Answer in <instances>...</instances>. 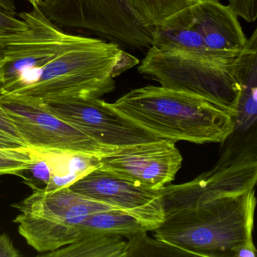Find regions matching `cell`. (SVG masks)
<instances>
[{
	"mask_svg": "<svg viewBox=\"0 0 257 257\" xmlns=\"http://www.w3.org/2000/svg\"><path fill=\"white\" fill-rule=\"evenodd\" d=\"M18 16L25 28L0 37V98L32 104L100 98L140 64L114 42L63 31L38 6Z\"/></svg>",
	"mask_w": 257,
	"mask_h": 257,
	"instance_id": "6da1fadb",
	"label": "cell"
},
{
	"mask_svg": "<svg viewBox=\"0 0 257 257\" xmlns=\"http://www.w3.org/2000/svg\"><path fill=\"white\" fill-rule=\"evenodd\" d=\"M112 105L149 132L175 142L223 143L234 132L233 117L222 108L165 87L131 90Z\"/></svg>",
	"mask_w": 257,
	"mask_h": 257,
	"instance_id": "7a4b0ae2",
	"label": "cell"
},
{
	"mask_svg": "<svg viewBox=\"0 0 257 257\" xmlns=\"http://www.w3.org/2000/svg\"><path fill=\"white\" fill-rule=\"evenodd\" d=\"M255 203L252 189L176 212L165 216L155 237L196 256H233L237 246L252 240Z\"/></svg>",
	"mask_w": 257,
	"mask_h": 257,
	"instance_id": "3957f363",
	"label": "cell"
},
{
	"mask_svg": "<svg viewBox=\"0 0 257 257\" xmlns=\"http://www.w3.org/2000/svg\"><path fill=\"white\" fill-rule=\"evenodd\" d=\"M235 58L148 49L138 66L141 75L161 86L201 97L235 116L240 86Z\"/></svg>",
	"mask_w": 257,
	"mask_h": 257,
	"instance_id": "277c9868",
	"label": "cell"
},
{
	"mask_svg": "<svg viewBox=\"0 0 257 257\" xmlns=\"http://www.w3.org/2000/svg\"><path fill=\"white\" fill-rule=\"evenodd\" d=\"M13 207L21 212L14 219L19 225V234L42 254L73 243L79 235L81 224L90 215L115 208L79 195L69 187L49 193L34 191Z\"/></svg>",
	"mask_w": 257,
	"mask_h": 257,
	"instance_id": "5b68a950",
	"label": "cell"
},
{
	"mask_svg": "<svg viewBox=\"0 0 257 257\" xmlns=\"http://www.w3.org/2000/svg\"><path fill=\"white\" fill-rule=\"evenodd\" d=\"M233 140L216 165L196 178L160 189L165 217L213 200L242 195L254 189L257 180L255 133Z\"/></svg>",
	"mask_w": 257,
	"mask_h": 257,
	"instance_id": "8992f818",
	"label": "cell"
},
{
	"mask_svg": "<svg viewBox=\"0 0 257 257\" xmlns=\"http://www.w3.org/2000/svg\"><path fill=\"white\" fill-rule=\"evenodd\" d=\"M43 14L60 28L85 30L132 49H150L152 30L127 0H43Z\"/></svg>",
	"mask_w": 257,
	"mask_h": 257,
	"instance_id": "52a82bcc",
	"label": "cell"
},
{
	"mask_svg": "<svg viewBox=\"0 0 257 257\" xmlns=\"http://www.w3.org/2000/svg\"><path fill=\"white\" fill-rule=\"evenodd\" d=\"M0 107L13 121L22 141L31 150L101 158L121 149L100 145L39 105L14 99L0 98Z\"/></svg>",
	"mask_w": 257,
	"mask_h": 257,
	"instance_id": "ba28073f",
	"label": "cell"
},
{
	"mask_svg": "<svg viewBox=\"0 0 257 257\" xmlns=\"http://www.w3.org/2000/svg\"><path fill=\"white\" fill-rule=\"evenodd\" d=\"M37 105L108 148L162 139L100 98L49 100Z\"/></svg>",
	"mask_w": 257,
	"mask_h": 257,
	"instance_id": "9c48e42d",
	"label": "cell"
},
{
	"mask_svg": "<svg viewBox=\"0 0 257 257\" xmlns=\"http://www.w3.org/2000/svg\"><path fill=\"white\" fill-rule=\"evenodd\" d=\"M182 162L175 141L160 139L123 147L100 158L97 169L141 187L160 190L174 180Z\"/></svg>",
	"mask_w": 257,
	"mask_h": 257,
	"instance_id": "30bf717a",
	"label": "cell"
},
{
	"mask_svg": "<svg viewBox=\"0 0 257 257\" xmlns=\"http://www.w3.org/2000/svg\"><path fill=\"white\" fill-rule=\"evenodd\" d=\"M69 188L90 199L126 212L148 231H155L165 220L160 191L141 187L97 168Z\"/></svg>",
	"mask_w": 257,
	"mask_h": 257,
	"instance_id": "8fae6325",
	"label": "cell"
},
{
	"mask_svg": "<svg viewBox=\"0 0 257 257\" xmlns=\"http://www.w3.org/2000/svg\"><path fill=\"white\" fill-rule=\"evenodd\" d=\"M192 22L212 52L229 58H237L247 39L238 17L228 6L218 0H198L190 7Z\"/></svg>",
	"mask_w": 257,
	"mask_h": 257,
	"instance_id": "7c38bea8",
	"label": "cell"
},
{
	"mask_svg": "<svg viewBox=\"0 0 257 257\" xmlns=\"http://www.w3.org/2000/svg\"><path fill=\"white\" fill-rule=\"evenodd\" d=\"M234 75L240 86L234 132L244 134L255 127L257 118V31L247 39L234 63Z\"/></svg>",
	"mask_w": 257,
	"mask_h": 257,
	"instance_id": "4fadbf2b",
	"label": "cell"
},
{
	"mask_svg": "<svg viewBox=\"0 0 257 257\" xmlns=\"http://www.w3.org/2000/svg\"><path fill=\"white\" fill-rule=\"evenodd\" d=\"M152 46L159 50L229 58L215 53L206 46L192 22L190 7L176 13L153 28Z\"/></svg>",
	"mask_w": 257,
	"mask_h": 257,
	"instance_id": "5bb4252c",
	"label": "cell"
},
{
	"mask_svg": "<svg viewBox=\"0 0 257 257\" xmlns=\"http://www.w3.org/2000/svg\"><path fill=\"white\" fill-rule=\"evenodd\" d=\"M127 241L118 235L79 232L67 246L41 254L46 257H126Z\"/></svg>",
	"mask_w": 257,
	"mask_h": 257,
	"instance_id": "9a60e30c",
	"label": "cell"
},
{
	"mask_svg": "<svg viewBox=\"0 0 257 257\" xmlns=\"http://www.w3.org/2000/svg\"><path fill=\"white\" fill-rule=\"evenodd\" d=\"M50 159L52 174L44 192H54L85 177L99 166L100 158L78 153L46 152Z\"/></svg>",
	"mask_w": 257,
	"mask_h": 257,
	"instance_id": "2e32d148",
	"label": "cell"
},
{
	"mask_svg": "<svg viewBox=\"0 0 257 257\" xmlns=\"http://www.w3.org/2000/svg\"><path fill=\"white\" fill-rule=\"evenodd\" d=\"M148 229L136 218L118 209L92 213L81 224L79 232L97 233L127 239Z\"/></svg>",
	"mask_w": 257,
	"mask_h": 257,
	"instance_id": "e0dca14e",
	"label": "cell"
},
{
	"mask_svg": "<svg viewBox=\"0 0 257 257\" xmlns=\"http://www.w3.org/2000/svg\"><path fill=\"white\" fill-rule=\"evenodd\" d=\"M198 0H127L132 11L147 28L160 25L176 13L186 10Z\"/></svg>",
	"mask_w": 257,
	"mask_h": 257,
	"instance_id": "ac0fdd59",
	"label": "cell"
},
{
	"mask_svg": "<svg viewBox=\"0 0 257 257\" xmlns=\"http://www.w3.org/2000/svg\"><path fill=\"white\" fill-rule=\"evenodd\" d=\"M139 256H196L180 246L161 239L148 237L147 231L128 238L126 257Z\"/></svg>",
	"mask_w": 257,
	"mask_h": 257,
	"instance_id": "d6986e66",
	"label": "cell"
},
{
	"mask_svg": "<svg viewBox=\"0 0 257 257\" xmlns=\"http://www.w3.org/2000/svg\"><path fill=\"white\" fill-rule=\"evenodd\" d=\"M52 174V163L46 152L37 151L34 160L19 171L16 176L22 177L33 192L46 189Z\"/></svg>",
	"mask_w": 257,
	"mask_h": 257,
	"instance_id": "ffe728a7",
	"label": "cell"
},
{
	"mask_svg": "<svg viewBox=\"0 0 257 257\" xmlns=\"http://www.w3.org/2000/svg\"><path fill=\"white\" fill-rule=\"evenodd\" d=\"M36 156V150H0V175H16L26 168Z\"/></svg>",
	"mask_w": 257,
	"mask_h": 257,
	"instance_id": "44dd1931",
	"label": "cell"
},
{
	"mask_svg": "<svg viewBox=\"0 0 257 257\" xmlns=\"http://www.w3.org/2000/svg\"><path fill=\"white\" fill-rule=\"evenodd\" d=\"M228 7L238 18L248 23L257 19V0H228Z\"/></svg>",
	"mask_w": 257,
	"mask_h": 257,
	"instance_id": "7402d4cb",
	"label": "cell"
},
{
	"mask_svg": "<svg viewBox=\"0 0 257 257\" xmlns=\"http://www.w3.org/2000/svg\"><path fill=\"white\" fill-rule=\"evenodd\" d=\"M25 28V24L20 18L8 14L0 10V34H10Z\"/></svg>",
	"mask_w": 257,
	"mask_h": 257,
	"instance_id": "603a6c76",
	"label": "cell"
},
{
	"mask_svg": "<svg viewBox=\"0 0 257 257\" xmlns=\"http://www.w3.org/2000/svg\"><path fill=\"white\" fill-rule=\"evenodd\" d=\"M31 150L22 141L13 138L6 132L0 131V150L14 151V150Z\"/></svg>",
	"mask_w": 257,
	"mask_h": 257,
	"instance_id": "cb8c5ba5",
	"label": "cell"
},
{
	"mask_svg": "<svg viewBox=\"0 0 257 257\" xmlns=\"http://www.w3.org/2000/svg\"><path fill=\"white\" fill-rule=\"evenodd\" d=\"M22 254L15 247L13 240L7 233L0 234V257H19Z\"/></svg>",
	"mask_w": 257,
	"mask_h": 257,
	"instance_id": "d4e9b609",
	"label": "cell"
},
{
	"mask_svg": "<svg viewBox=\"0 0 257 257\" xmlns=\"http://www.w3.org/2000/svg\"><path fill=\"white\" fill-rule=\"evenodd\" d=\"M0 131L6 132L8 135H11L13 138L24 142L22 138H21L20 135L18 132L17 129L15 127L13 121L9 118L8 115L5 113V112L3 110L1 107H0Z\"/></svg>",
	"mask_w": 257,
	"mask_h": 257,
	"instance_id": "484cf974",
	"label": "cell"
},
{
	"mask_svg": "<svg viewBox=\"0 0 257 257\" xmlns=\"http://www.w3.org/2000/svg\"><path fill=\"white\" fill-rule=\"evenodd\" d=\"M234 257H255L256 256V249L254 246L253 240L244 242L237 246L234 252Z\"/></svg>",
	"mask_w": 257,
	"mask_h": 257,
	"instance_id": "4316f807",
	"label": "cell"
},
{
	"mask_svg": "<svg viewBox=\"0 0 257 257\" xmlns=\"http://www.w3.org/2000/svg\"><path fill=\"white\" fill-rule=\"evenodd\" d=\"M18 1L19 0H0V10L12 16H18L16 14Z\"/></svg>",
	"mask_w": 257,
	"mask_h": 257,
	"instance_id": "83f0119b",
	"label": "cell"
},
{
	"mask_svg": "<svg viewBox=\"0 0 257 257\" xmlns=\"http://www.w3.org/2000/svg\"><path fill=\"white\" fill-rule=\"evenodd\" d=\"M28 1L33 7V6H40L43 0H28Z\"/></svg>",
	"mask_w": 257,
	"mask_h": 257,
	"instance_id": "f1b7e54d",
	"label": "cell"
},
{
	"mask_svg": "<svg viewBox=\"0 0 257 257\" xmlns=\"http://www.w3.org/2000/svg\"><path fill=\"white\" fill-rule=\"evenodd\" d=\"M1 80H0V91H1Z\"/></svg>",
	"mask_w": 257,
	"mask_h": 257,
	"instance_id": "f546056e",
	"label": "cell"
},
{
	"mask_svg": "<svg viewBox=\"0 0 257 257\" xmlns=\"http://www.w3.org/2000/svg\"><path fill=\"white\" fill-rule=\"evenodd\" d=\"M1 36H2V34H0V37H1Z\"/></svg>",
	"mask_w": 257,
	"mask_h": 257,
	"instance_id": "4dcf8cb0",
	"label": "cell"
}]
</instances>
